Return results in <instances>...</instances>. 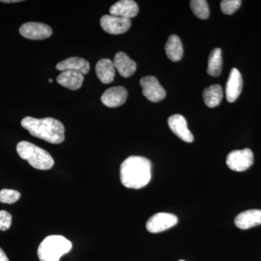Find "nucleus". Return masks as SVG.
I'll return each instance as SVG.
<instances>
[{"label": "nucleus", "mask_w": 261, "mask_h": 261, "mask_svg": "<svg viewBox=\"0 0 261 261\" xmlns=\"http://www.w3.org/2000/svg\"><path fill=\"white\" fill-rule=\"evenodd\" d=\"M140 85L142 94L151 102H159L166 97V91L154 76L149 75L141 79Z\"/></svg>", "instance_id": "0eeeda50"}, {"label": "nucleus", "mask_w": 261, "mask_h": 261, "mask_svg": "<svg viewBox=\"0 0 261 261\" xmlns=\"http://www.w3.org/2000/svg\"><path fill=\"white\" fill-rule=\"evenodd\" d=\"M234 223L241 229L259 226L261 224V210H248L240 213L237 216Z\"/></svg>", "instance_id": "dca6fc26"}, {"label": "nucleus", "mask_w": 261, "mask_h": 261, "mask_svg": "<svg viewBox=\"0 0 261 261\" xmlns=\"http://www.w3.org/2000/svg\"><path fill=\"white\" fill-rule=\"evenodd\" d=\"M222 70V56L221 49L216 48L211 51L208 58L207 73L211 76L217 77L221 74Z\"/></svg>", "instance_id": "412c9836"}, {"label": "nucleus", "mask_w": 261, "mask_h": 261, "mask_svg": "<svg viewBox=\"0 0 261 261\" xmlns=\"http://www.w3.org/2000/svg\"><path fill=\"white\" fill-rule=\"evenodd\" d=\"M128 91L123 87H113L108 89L101 96V101L108 108H118L126 102Z\"/></svg>", "instance_id": "9d476101"}, {"label": "nucleus", "mask_w": 261, "mask_h": 261, "mask_svg": "<svg viewBox=\"0 0 261 261\" xmlns=\"http://www.w3.org/2000/svg\"><path fill=\"white\" fill-rule=\"evenodd\" d=\"M20 35L31 40H43L51 37L53 29L46 24L38 22L24 23L19 29Z\"/></svg>", "instance_id": "423d86ee"}, {"label": "nucleus", "mask_w": 261, "mask_h": 261, "mask_svg": "<svg viewBox=\"0 0 261 261\" xmlns=\"http://www.w3.org/2000/svg\"><path fill=\"white\" fill-rule=\"evenodd\" d=\"M12 224V216L5 211H0V230L7 231Z\"/></svg>", "instance_id": "393cba45"}, {"label": "nucleus", "mask_w": 261, "mask_h": 261, "mask_svg": "<svg viewBox=\"0 0 261 261\" xmlns=\"http://www.w3.org/2000/svg\"><path fill=\"white\" fill-rule=\"evenodd\" d=\"M101 27L105 32L108 34H124L132 25L130 19L115 16L112 15H103L100 19Z\"/></svg>", "instance_id": "1a4fd4ad"}, {"label": "nucleus", "mask_w": 261, "mask_h": 261, "mask_svg": "<svg viewBox=\"0 0 261 261\" xmlns=\"http://www.w3.org/2000/svg\"><path fill=\"white\" fill-rule=\"evenodd\" d=\"M113 63L115 68L123 78L132 76L137 70V63L123 51L116 53Z\"/></svg>", "instance_id": "4468645a"}, {"label": "nucleus", "mask_w": 261, "mask_h": 261, "mask_svg": "<svg viewBox=\"0 0 261 261\" xmlns=\"http://www.w3.org/2000/svg\"><path fill=\"white\" fill-rule=\"evenodd\" d=\"M204 102L209 108H216L219 106L223 99V89L219 84H213L203 91Z\"/></svg>", "instance_id": "aec40b11"}, {"label": "nucleus", "mask_w": 261, "mask_h": 261, "mask_svg": "<svg viewBox=\"0 0 261 261\" xmlns=\"http://www.w3.org/2000/svg\"><path fill=\"white\" fill-rule=\"evenodd\" d=\"M49 82H50V83L51 82H53V80H49Z\"/></svg>", "instance_id": "cd10ccee"}, {"label": "nucleus", "mask_w": 261, "mask_h": 261, "mask_svg": "<svg viewBox=\"0 0 261 261\" xmlns=\"http://www.w3.org/2000/svg\"><path fill=\"white\" fill-rule=\"evenodd\" d=\"M178 261H185V260H178Z\"/></svg>", "instance_id": "c85d7f7f"}, {"label": "nucleus", "mask_w": 261, "mask_h": 261, "mask_svg": "<svg viewBox=\"0 0 261 261\" xmlns=\"http://www.w3.org/2000/svg\"><path fill=\"white\" fill-rule=\"evenodd\" d=\"M178 218L168 213H159L149 218L146 224L147 231L151 233H159L173 227L177 224Z\"/></svg>", "instance_id": "6e6552de"}, {"label": "nucleus", "mask_w": 261, "mask_h": 261, "mask_svg": "<svg viewBox=\"0 0 261 261\" xmlns=\"http://www.w3.org/2000/svg\"><path fill=\"white\" fill-rule=\"evenodd\" d=\"M166 56L173 62L180 61L183 56V45L178 36L171 35L168 38L166 46Z\"/></svg>", "instance_id": "6ab92c4d"}, {"label": "nucleus", "mask_w": 261, "mask_h": 261, "mask_svg": "<svg viewBox=\"0 0 261 261\" xmlns=\"http://www.w3.org/2000/svg\"><path fill=\"white\" fill-rule=\"evenodd\" d=\"M17 152L22 159L28 161L33 168L39 170H49L55 164L51 154L38 146L22 141L17 145Z\"/></svg>", "instance_id": "7ed1b4c3"}, {"label": "nucleus", "mask_w": 261, "mask_h": 261, "mask_svg": "<svg viewBox=\"0 0 261 261\" xmlns=\"http://www.w3.org/2000/svg\"><path fill=\"white\" fill-rule=\"evenodd\" d=\"M72 249V243L61 235H50L44 239L38 248L40 261H60Z\"/></svg>", "instance_id": "20e7f679"}, {"label": "nucleus", "mask_w": 261, "mask_h": 261, "mask_svg": "<svg viewBox=\"0 0 261 261\" xmlns=\"http://www.w3.org/2000/svg\"><path fill=\"white\" fill-rule=\"evenodd\" d=\"M111 15L122 18H135L139 13V7L133 0H121L117 2L109 10Z\"/></svg>", "instance_id": "ddd939ff"}, {"label": "nucleus", "mask_w": 261, "mask_h": 261, "mask_svg": "<svg viewBox=\"0 0 261 261\" xmlns=\"http://www.w3.org/2000/svg\"><path fill=\"white\" fill-rule=\"evenodd\" d=\"M240 0H223L221 3V11L226 15H231L240 8Z\"/></svg>", "instance_id": "b1692460"}, {"label": "nucleus", "mask_w": 261, "mask_h": 261, "mask_svg": "<svg viewBox=\"0 0 261 261\" xmlns=\"http://www.w3.org/2000/svg\"><path fill=\"white\" fill-rule=\"evenodd\" d=\"M95 70L98 79L102 84H111L114 80L116 72L114 65L111 60H99L96 64Z\"/></svg>", "instance_id": "a211bd4d"}, {"label": "nucleus", "mask_w": 261, "mask_h": 261, "mask_svg": "<svg viewBox=\"0 0 261 261\" xmlns=\"http://www.w3.org/2000/svg\"><path fill=\"white\" fill-rule=\"evenodd\" d=\"M254 156L251 149L245 148L242 150H233L228 153L226 164L230 169L234 171H246L253 164Z\"/></svg>", "instance_id": "39448f33"}, {"label": "nucleus", "mask_w": 261, "mask_h": 261, "mask_svg": "<svg viewBox=\"0 0 261 261\" xmlns=\"http://www.w3.org/2000/svg\"><path fill=\"white\" fill-rule=\"evenodd\" d=\"M21 126L33 137L51 144H61L65 140V127L58 120L53 118L38 119L27 116L21 121Z\"/></svg>", "instance_id": "f03ea898"}, {"label": "nucleus", "mask_w": 261, "mask_h": 261, "mask_svg": "<svg viewBox=\"0 0 261 261\" xmlns=\"http://www.w3.org/2000/svg\"><path fill=\"white\" fill-rule=\"evenodd\" d=\"M152 164L142 156H130L121 166V181L127 188H143L148 185L152 176Z\"/></svg>", "instance_id": "f257e3e1"}, {"label": "nucleus", "mask_w": 261, "mask_h": 261, "mask_svg": "<svg viewBox=\"0 0 261 261\" xmlns=\"http://www.w3.org/2000/svg\"><path fill=\"white\" fill-rule=\"evenodd\" d=\"M190 7L194 14L197 18L205 20L209 17L208 5L205 0H192L190 1Z\"/></svg>", "instance_id": "4be33fe9"}, {"label": "nucleus", "mask_w": 261, "mask_h": 261, "mask_svg": "<svg viewBox=\"0 0 261 261\" xmlns=\"http://www.w3.org/2000/svg\"><path fill=\"white\" fill-rule=\"evenodd\" d=\"M1 3H17L22 2L21 0H1Z\"/></svg>", "instance_id": "bb28decb"}, {"label": "nucleus", "mask_w": 261, "mask_h": 261, "mask_svg": "<svg viewBox=\"0 0 261 261\" xmlns=\"http://www.w3.org/2000/svg\"><path fill=\"white\" fill-rule=\"evenodd\" d=\"M243 80L241 73L237 68H232L226 86V99L233 102L238 99L243 90Z\"/></svg>", "instance_id": "f8f14e48"}, {"label": "nucleus", "mask_w": 261, "mask_h": 261, "mask_svg": "<svg viewBox=\"0 0 261 261\" xmlns=\"http://www.w3.org/2000/svg\"><path fill=\"white\" fill-rule=\"evenodd\" d=\"M56 69L61 71L78 72L82 74H87L90 69V65L87 60L79 57H72V58L65 59L64 61L60 62L56 65Z\"/></svg>", "instance_id": "2eb2a0df"}, {"label": "nucleus", "mask_w": 261, "mask_h": 261, "mask_svg": "<svg viewBox=\"0 0 261 261\" xmlns=\"http://www.w3.org/2000/svg\"><path fill=\"white\" fill-rule=\"evenodd\" d=\"M168 123L173 133L177 136L178 138L188 143L193 142V135L187 127L185 117L179 114L173 115L168 118Z\"/></svg>", "instance_id": "9b49d317"}, {"label": "nucleus", "mask_w": 261, "mask_h": 261, "mask_svg": "<svg viewBox=\"0 0 261 261\" xmlns=\"http://www.w3.org/2000/svg\"><path fill=\"white\" fill-rule=\"evenodd\" d=\"M0 261H10L5 252L0 248Z\"/></svg>", "instance_id": "a878e982"}, {"label": "nucleus", "mask_w": 261, "mask_h": 261, "mask_svg": "<svg viewBox=\"0 0 261 261\" xmlns=\"http://www.w3.org/2000/svg\"><path fill=\"white\" fill-rule=\"evenodd\" d=\"M57 82L65 88L70 90H77L82 87L84 82V75L78 72L63 71L57 78Z\"/></svg>", "instance_id": "f3484780"}, {"label": "nucleus", "mask_w": 261, "mask_h": 261, "mask_svg": "<svg viewBox=\"0 0 261 261\" xmlns=\"http://www.w3.org/2000/svg\"><path fill=\"white\" fill-rule=\"evenodd\" d=\"M20 193L14 190L3 189L0 191V202L3 203L13 204L20 199Z\"/></svg>", "instance_id": "5701e85b"}]
</instances>
